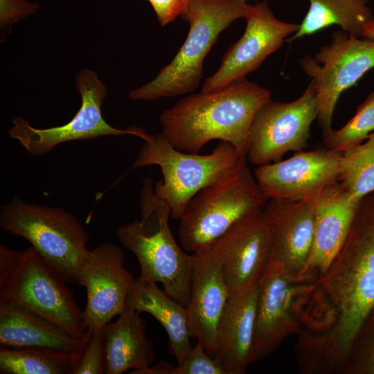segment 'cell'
<instances>
[{"instance_id": "d4e9b609", "label": "cell", "mask_w": 374, "mask_h": 374, "mask_svg": "<svg viewBox=\"0 0 374 374\" xmlns=\"http://www.w3.org/2000/svg\"><path fill=\"white\" fill-rule=\"evenodd\" d=\"M74 355L45 348L0 347L1 374H72Z\"/></svg>"}, {"instance_id": "7c38bea8", "label": "cell", "mask_w": 374, "mask_h": 374, "mask_svg": "<svg viewBox=\"0 0 374 374\" xmlns=\"http://www.w3.org/2000/svg\"><path fill=\"white\" fill-rule=\"evenodd\" d=\"M318 114L319 100L313 81L294 101L269 100L253 117L246 160L259 166L278 161L288 152L301 151L307 146L312 123Z\"/></svg>"}, {"instance_id": "3957f363", "label": "cell", "mask_w": 374, "mask_h": 374, "mask_svg": "<svg viewBox=\"0 0 374 374\" xmlns=\"http://www.w3.org/2000/svg\"><path fill=\"white\" fill-rule=\"evenodd\" d=\"M139 206L141 220L119 227L117 238L137 258L140 278L161 283L168 295L186 307L193 254L186 253L175 241L168 224L170 208L156 194L149 177L143 180Z\"/></svg>"}, {"instance_id": "30bf717a", "label": "cell", "mask_w": 374, "mask_h": 374, "mask_svg": "<svg viewBox=\"0 0 374 374\" xmlns=\"http://www.w3.org/2000/svg\"><path fill=\"white\" fill-rule=\"evenodd\" d=\"M304 73L314 83L318 120L323 134L332 128L335 106L341 93L374 68V38H363L343 30L332 34V41L314 55L299 60Z\"/></svg>"}, {"instance_id": "7a4b0ae2", "label": "cell", "mask_w": 374, "mask_h": 374, "mask_svg": "<svg viewBox=\"0 0 374 374\" xmlns=\"http://www.w3.org/2000/svg\"><path fill=\"white\" fill-rule=\"evenodd\" d=\"M270 97L267 89L246 78L218 91L191 94L162 112L161 133L182 152L198 153L218 139L246 159L253 117Z\"/></svg>"}, {"instance_id": "ba28073f", "label": "cell", "mask_w": 374, "mask_h": 374, "mask_svg": "<svg viewBox=\"0 0 374 374\" xmlns=\"http://www.w3.org/2000/svg\"><path fill=\"white\" fill-rule=\"evenodd\" d=\"M0 226L27 240L66 283L78 284L89 237L73 214L64 208L29 204L15 197L1 207Z\"/></svg>"}, {"instance_id": "4fadbf2b", "label": "cell", "mask_w": 374, "mask_h": 374, "mask_svg": "<svg viewBox=\"0 0 374 374\" xmlns=\"http://www.w3.org/2000/svg\"><path fill=\"white\" fill-rule=\"evenodd\" d=\"M263 209L241 218L208 248L229 294L257 286L270 262L272 231Z\"/></svg>"}, {"instance_id": "836d02e7", "label": "cell", "mask_w": 374, "mask_h": 374, "mask_svg": "<svg viewBox=\"0 0 374 374\" xmlns=\"http://www.w3.org/2000/svg\"><path fill=\"white\" fill-rule=\"evenodd\" d=\"M244 1H246V0H244Z\"/></svg>"}, {"instance_id": "5b68a950", "label": "cell", "mask_w": 374, "mask_h": 374, "mask_svg": "<svg viewBox=\"0 0 374 374\" xmlns=\"http://www.w3.org/2000/svg\"><path fill=\"white\" fill-rule=\"evenodd\" d=\"M66 282L31 246L15 251L0 245V303L30 310L82 338L88 327Z\"/></svg>"}, {"instance_id": "4dcf8cb0", "label": "cell", "mask_w": 374, "mask_h": 374, "mask_svg": "<svg viewBox=\"0 0 374 374\" xmlns=\"http://www.w3.org/2000/svg\"><path fill=\"white\" fill-rule=\"evenodd\" d=\"M37 4L26 0H0L1 26L9 25L36 12Z\"/></svg>"}, {"instance_id": "ac0fdd59", "label": "cell", "mask_w": 374, "mask_h": 374, "mask_svg": "<svg viewBox=\"0 0 374 374\" xmlns=\"http://www.w3.org/2000/svg\"><path fill=\"white\" fill-rule=\"evenodd\" d=\"M193 254L190 296L186 307L190 333L215 358L218 326L229 292L220 263L211 250Z\"/></svg>"}, {"instance_id": "9c48e42d", "label": "cell", "mask_w": 374, "mask_h": 374, "mask_svg": "<svg viewBox=\"0 0 374 374\" xmlns=\"http://www.w3.org/2000/svg\"><path fill=\"white\" fill-rule=\"evenodd\" d=\"M314 283L301 280L270 262L258 285L251 364L261 361L303 330Z\"/></svg>"}, {"instance_id": "1f68e13d", "label": "cell", "mask_w": 374, "mask_h": 374, "mask_svg": "<svg viewBox=\"0 0 374 374\" xmlns=\"http://www.w3.org/2000/svg\"><path fill=\"white\" fill-rule=\"evenodd\" d=\"M161 26L173 21L184 12L190 0H148Z\"/></svg>"}, {"instance_id": "f546056e", "label": "cell", "mask_w": 374, "mask_h": 374, "mask_svg": "<svg viewBox=\"0 0 374 374\" xmlns=\"http://www.w3.org/2000/svg\"><path fill=\"white\" fill-rule=\"evenodd\" d=\"M171 374H226L217 359L210 356L198 341L184 360L172 366Z\"/></svg>"}, {"instance_id": "ffe728a7", "label": "cell", "mask_w": 374, "mask_h": 374, "mask_svg": "<svg viewBox=\"0 0 374 374\" xmlns=\"http://www.w3.org/2000/svg\"><path fill=\"white\" fill-rule=\"evenodd\" d=\"M258 298V285L229 294L217 335L215 358L226 374H243L251 364Z\"/></svg>"}, {"instance_id": "8992f818", "label": "cell", "mask_w": 374, "mask_h": 374, "mask_svg": "<svg viewBox=\"0 0 374 374\" xmlns=\"http://www.w3.org/2000/svg\"><path fill=\"white\" fill-rule=\"evenodd\" d=\"M267 200L243 161L188 202L179 219L181 247L192 253L208 249L241 218L263 209Z\"/></svg>"}, {"instance_id": "8fae6325", "label": "cell", "mask_w": 374, "mask_h": 374, "mask_svg": "<svg viewBox=\"0 0 374 374\" xmlns=\"http://www.w3.org/2000/svg\"><path fill=\"white\" fill-rule=\"evenodd\" d=\"M77 90L82 103L78 112L67 123L48 128H36L22 117L12 120L9 130L10 138L16 139L30 154L40 157L48 154L56 145L71 141L93 139L103 136L130 134L145 141L150 134L138 127L121 130L112 127L104 119L102 105L107 87L97 74L89 69L81 71L75 78Z\"/></svg>"}, {"instance_id": "83f0119b", "label": "cell", "mask_w": 374, "mask_h": 374, "mask_svg": "<svg viewBox=\"0 0 374 374\" xmlns=\"http://www.w3.org/2000/svg\"><path fill=\"white\" fill-rule=\"evenodd\" d=\"M344 371L348 374H374V308L357 333Z\"/></svg>"}, {"instance_id": "d6986e66", "label": "cell", "mask_w": 374, "mask_h": 374, "mask_svg": "<svg viewBox=\"0 0 374 374\" xmlns=\"http://www.w3.org/2000/svg\"><path fill=\"white\" fill-rule=\"evenodd\" d=\"M359 202L339 181L319 193L313 242L301 280L314 283L328 269L346 240Z\"/></svg>"}, {"instance_id": "277c9868", "label": "cell", "mask_w": 374, "mask_h": 374, "mask_svg": "<svg viewBox=\"0 0 374 374\" xmlns=\"http://www.w3.org/2000/svg\"><path fill=\"white\" fill-rule=\"evenodd\" d=\"M251 8L244 0H190L180 16L189 24L183 45L152 80L130 91L129 98L153 100L195 91L205 57L220 34L235 20L245 19Z\"/></svg>"}, {"instance_id": "603a6c76", "label": "cell", "mask_w": 374, "mask_h": 374, "mask_svg": "<svg viewBox=\"0 0 374 374\" xmlns=\"http://www.w3.org/2000/svg\"><path fill=\"white\" fill-rule=\"evenodd\" d=\"M128 301L137 311L151 314L161 323L168 337L169 352L177 364L181 363L193 348L186 307L159 288L157 283L139 276Z\"/></svg>"}, {"instance_id": "9a60e30c", "label": "cell", "mask_w": 374, "mask_h": 374, "mask_svg": "<svg viewBox=\"0 0 374 374\" xmlns=\"http://www.w3.org/2000/svg\"><path fill=\"white\" fill-rule=\"evenodd\" d=\"M245 19L243 35L224 53L217 71L206 79L202 92L218 91L245 78L299 28L298 24L278 19L266 0L252 5Z\"/></svg>"}, {"instance_id": "2e32d148", "label": "cell", "mask_w": 374, "mask_h": 374, "mask_svg": "<svg viewBox=\"0 0 374 374\" xmlns=\"http://www.w3.org/2000/svg\"><path fill=\"white\" fill-rule=\"evenodd\" d=\"M340 158V152L328 148L299 151L258 166L253 176L268 199L301 200L339 181Z\"/></svg>"}, {"instance_id": "44dd1931", "label": "cell", "mask_w": 374, "mask_h": 374, "mask_svg": "<svg viewBox=\"0 0 374 374\" xmlns=\"http://www.w3.org/2000/svg\"><path fill=\"white\" fill-rule=\"evenodd\" d=\"M84 340L20 306L0 303V346L45 348L75 356Z\"/></svg>"}, {"instance_id": "6da1fadb", "label": "cell", "mask_w": 374, "mask_h": 374, "mask_svg": "<svg viewBox=\"0 0 374 374\" xmlns=\"http://www.w3.org/2000/svg\"><path fill=\"white\" fill-rule=\"evenodd\" d=\"M374 308V192L358 203L339 252L315 282L297 342L314 371H344L357 333Z\"/></svg>"}, {"instance_id": "484cf974", "label": "cell", "mask_w": 374, "mask_h": 374, "mask_svg": "<svg viewBox=\"0 0 374 374\" xmlns=\"http://www.w3.org/2000/svg\"><path fill=\"white\" fill-rule=\"evenodd\" d=\"M339 183L359 201L374 192V132L363 143L341 153Z\"/></svg>"}, {"instance_id": "4316f807", "label": "cell", "mask_w": 374, "mask_h": 374, "mask_svg": "<svg viewBox=\"0 0 374 374\" xmlns=\"http://www.w3.org/2000/svg\"><path fill=\"white\" fill-rule=\"evenodd\" d=\"M374 132V91L357 107L355 115L340 129L323 134L327 148L342 153L363 143Z\"/></svg>"}, {"instance_id": "5bb4252c", "label": "cell", "mask_w": 374, "mask_h": 374, "mask_svg": "<svg viewBox=\"0 0 374 374\" xmlns=\"http://www.w3.org/2000/svg\"><path fill=\"white\" fill-rule=\"evenodd\" d=\"M122 249L103 242L89 249L78 270V284L85 287L83 311L87 326L109 323L125 309L135 287V278L125 267Z\"/></svg>"}, {"instance_id": "52a82bcc", "label": "cell", "mask_w": 374, "mask_h": 374, "mask_svg": "<svg viewBox=\"0 0 374 374\" xmlns=\"http://www.w3.org/2000/svg\"><path fill=\"white\" fill-rule=\"evenodd\" d=\"M131 169L159 166L163 179L154 191L168 204L172 219L179 220L191 198L233 168L247 161L229 143L220 141L207 154L176 149L161 132L144 141Z\"/></svg>"}, {"instance_id": "f1b7e54d", "label": "cell", "mask_w": 374, "mask_h": 374, "mask_svg": "<svg viewBox=\"0 0 374 374\" xmlns=\"http://www.w3.org/2000/svg\"><path fill=\"white\" fill-rule=\"evenodd\" d=\"M105 373V326L89 327L84 343L74 356L72 374Z\"/></svg>"}, {"instance_id": "7402d4cb", "label": "cell", "mask_w": 374, "mask_h": 374, "mask_svg": "<svg viewBox=\"0 0 374 374\" xmlns=\"http://www.w3.org/2000/svg\"><path fill=\"white\" fill-rule=\"evenodd\" d=\"M129 303L119 318L105 326V373L136 374L155 359L154 344L145 334L146 323Z\"/></svg>"}, {"instance_id": "d6a6232c", "label": "cell", "mask_w": 374, "mask_h": 374, "mask_svg": "<svg viewBox=\"0 0 374 374\" xmlns=\"http://www.w3.org/2000/svg\"><path fill=\"white\" fill-rule=\"evenodd\" d=\"M363 38H374V19L368 22L364 27Z\"/></svg>"}, {"instance_id": "cb8c5ba5", "label": "cell", "mask_w": 374, "mask_h": 374, "mask_svg": "<svg viewBox=\"0 0 374 374\" xmlns=\"http://www.w3.org/2000/svg\"><path fill=\"white\" fill-rule=\"evenodd\" d=\"M309 8L299 30L288 42L316 33L330 26L362 37L365 26L374 19L369 0H308Z\"/></svg>"}, {"instance_id": "e0dca14e", "label": "cell", "mask_w": 374, "mask_h": 374, "mask_svg": "<svg viewBox=\"0 0 374 374\" xmlns=\"http://www.w3.org/2000/svg\"><path fill=\"white\" fill-rule=\"evenodd\" d=\"M319 193L301 200L269 199L263 209L272 231L270 262L297 278L312 245Z\"/></svg>"}]
</instances>
